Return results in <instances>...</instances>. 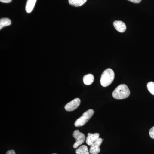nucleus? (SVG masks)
Here are the masks:
<instances>
[{"label": "nucleus", "mask_w": 154, "mask_h": 154, "mask_svg": "<svg viewBox=\"0 0 154 154\" xmlns=\"http://www.w3.org/2000/svg\"><path fill=\"white\" fill-rule=\"evenodd\" d=\"M113 26L116 30L120 33L125 32L126 26L124 22L121 21H116L113 23Z\"/></svg>", "instance_id": "6e6552de"}, {"label": "nucleus", "mask_w": 154, "mask_h": 154, "mask_svg": "<svg viewBox=\"0 0 154 154\" xmlns=\"http://www.w3.org/2000/svg\"><path fill=\"white\" fill-rule=\"evenodd\" d=\"M37 0H28L25 6V10L28 13H30L33 11Z\"/></svg>", "instance_id": "1a4fd4ad"}, {"label": "nucleus", "mask_w": 154, "mask_h": 154, "mask_svg": "<svg viewBox=\"0 0 154 154\" xmlns=\"http://www.w3.org/2000/svg\"><path fill=\"white\" fill-rule=\"evenodd\" d=\"M11 24V19L7 18H2L0 20V29L2 30V28L6 26H8Z\"/></svg>", "instance_id": "f8f14e48"}, {"label": "nucleus", "mask_w": 154, "mask_h": 154, "mask_svg": "<svg viewBox=\"0 0 154 154\" xmlns=\"http://www.w3.org/2000/svg\"><path fill=\"white\" fill-rule=\"evenodd\" d=\"M130 91L126 85H119L113 91L112 96L114 99H126L130 96Z\"/></svg>", "instance_id": "f257e3e1"}, {"label": "nucleus", "mask_w": 154, "mask_h": 154, "mask_svg": "<svg viewBox=\"0 0 154 154\" xmlns=\"http://www.w3.org/2000/svg\"><path fill=\"white\" fill-rule=\"evenodd\" d=\"M94 113V111L93 109H89L86 111L80 118L76 120L75 122V126L80 127L85 125L92 117Z\"/></svg>", "instance_id": "7ed1b4c3"}, {"label": "nucleus", "mask_w": 154, "mask_h": 154, "mask_svg": "<svg viewBox=\"0 0 154 154\" xmlns=\"http://www.w3.org/2000/svg\"><path fill=\"white\" fill-rule=\"evenodd\" d=\"M99 138V133H88V137L86 139V143L89 146H91Z\"/></svg>", "instance_id": "0eeeda50"}, {"label": "nucleus", "mask_w": 154, "mask_h": 154, "mask_svg": "<svg viewBox=\"0 0 154 154\" xmlns=\"http://www.w3.org/2000/svg\"></svg>", "instance_id": "6ab92c4d"}, {"label": "nucleus", "mask_w": 154, "mask_h": 154, "mask_svg": "<svg viewBox=\"0 0 154 154\" xmlns=\"http://www.w3.org/2000/svg\"><path fill=\"white\" fill-rule=\"evenodd\" d=\"M76 154H90L88 147L85 145L81 146L75 151Z\"/></svg>", "instance_id": "ddd939ff"}, {"label": "nucleus", "mask_w": 154, "mask_h": 154, "mask_svg": "<svg viewBox=\"0 0 154 154\" xmlns=\"http://www.w3.org/2000/svg\"><path fill=\"white\" fill-rule=\"evenodd\" d=\"M73 136L75 139V143L73 145L74 148L76 149L79 146L84 143L85 140V136L82 133L80 132L79 131L76 130L74 131Z\"/></svg>", "instance_id": "20e7f679"}, {"label": "nucleus", "mask_w": 154, "mask_h": 154, "mask_svg": "<svg viewBox=\"0 0 154 154\" xmlns=\"http://www.w3.org/2000/svg\"><path fill=\"white\" fill-rule=\"evenodd\" d=\"M94 81V77L93 75L89 74L84 76L83 78V82L84 84L87 85H91Z\"/></svg>", "instance_id": "9d476101"}, {"label": "nucleus", "mask_w": 154, "mask_h": 154, "mask_svg": "<svg viewBox=\"0 0 154 154\" xmlns=\"http://www.w3.org/2000/svg\"><path fill=\"white\" fill-rule=\"evenodd\" d=\"M147 88L150 93L154 95V82H149L147 85Z\"/></svg>", "instance_id": "4468645a"}, {"label": "nucleus", "mask_w": 154, "mask_h": 154, "mask_svg": "<svg viewBox=\"0 0 154 154\" xmlns=\"http://www.w3.org/2000/svg\"><path fill=\"white\" fill-rule=\"evenodd\" d=\"M104 139L99 137L95 142H94L90 148V152L91 154H98L100 152V146L102 143Z\"/></svg>", "instance_id": "423d86ee"}, {"label": "nucleus", "mask_w": 154, "mask_h": 154, "mask_svg": "<svg viewBox=\"0 0 154 154\" xmlns=\"http://www.w3.org/2000/svg\"><path fill=\"white\" fill-rule=\"evenodd\" d=\"M81 104V100L79 98H76L69 102L65 106V109L67 111H73L77 109Z\"/></svg>", "instance_id": "39448f33"}, {"label": "nucleus", "mask_w": 154, "mask_h": 154, "mask_svg": "<svg viewBox=\"0 0 154 154\" xmlns=\"http://www.w3.org/2000/svg\"><path fill=\"white\" fill-rule=\"evenodd\" d=\"M6 154H16L15 152L13 150H11L8 151V152H6Z\"/></svg>", "instance_id": "a211bd4d"}, {"label": "nucleus", "mask_w": 154, "mask_h": 154, "mask_svg": "<svg viewBox=\"0 0 154 154\" xmlns=\"http://www.w3.org/2000/svg\"><path fill=\"white\" fill-rule=\"evenodd\" d=\"M115 74L112 69H107L103 72L100 79L101 85L104 87L110 85L114 80Z\"/></svg>", "instance_id": "f03ea898"}, {"label": "nucleus", "mask_w": 154, "mask_h": 154, "mask_svg": "<svg viewBox=\"0 0 154 154\" xmlns=\"http://www.w3.org/2000/svg\"><path fill=\"white\" fill-rule=\"evenodd\" d=\"M87 1V0H69V3L71 5L78 7L82 6Z\"/></svg>", "instance_id": "9b49d317"}, {"label": "nucleus", "mask_w": 154, "mask_h": 154, "mask_svg": "<svg viewBox=\"0 0 154 154\" xmlns=\"http://www.w3.org/2000/svg\"><path fill=\"white\" fill-rule=\"evenodd\" d=\"M128 1L132 3H136V4H138L141 2V0H128Z\"/></svg>", "instance_id": "dca6fc26"}, {"label": "nucleus", "mask_w": 154, "mask_h": 154, "mask_svg": "<svg viewBox=\"0 0 154 154\" xmlns=\"http://www.w3.org/2000/svg\"><path fill=\"white\" fill-rule=\"evenodd\" d=\"M150 136L152 138L154 139V126L152 127L149 130V132Z\"/></svg>", "instance_id": "2eb2a0df"}, {"label": "nucleus", "mask_w": 154, "mask_h": 154, "mask_svg": "<svg viewBox=\"0 0 154 154\" xmlns=\"http://www.w3.org/2000/svg\"><path fill=\"white\" fill-rule=\"evenodd\" d=\"M12 0H0L1 2L4 3H9L12 2Z\"/></svg>", "instance_id": "f3484780"}]
</instances>
